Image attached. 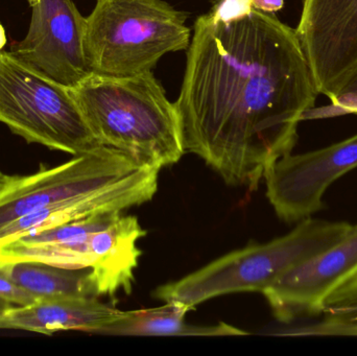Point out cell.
Segmentation results:
<instances>
[{
    "mask_svg": "<svg viewBox=\"0 0 357 356\" xmlns=\"http://www.w3.org/2000/svg\"><path fill=\"white\" fill-rule=\"evenodd\" d=\"M254 10L252 0H218L208 15L215 21L238 18Z\"/></svg>",
    "mask_w": 357,
    "mask_h": 356,
    "instance_id": "obj_18",
    "label": "cell"
},
{
    "mask_svg": "<svg viewBox=\"0 0 357 356\" xmlns=\"http://www.w3.org/2000/svg\"><path fill=\"white\" fill-rule=\"evenodd\" d=\"M27 1L31 8L29 31L8 52L48 79L75 88L92 73L84 45L86 17L73 0Z\"/></svg>",
    "mask_w": 357,
    "mask_h": 356,
    "instance_id": "obj_8",
    "label": "cell"
},
{
    "mask_svg": "<svg viewBox=\"0 0 357 356\" xmlns=\"http://www.w3.org/2000/svg\"><path fill=\"white\" fill-rule=\"evenodd\" d=\"M127 311L98 301V297L37 301L0 311V330L52 334L60 332L96 334L125 317Z\"/></svg>",
    "mask_w": 357,
    "mask_h": 356,
    "instance_id": "obj_12",
    "label": "cell"
},
{
    "mask_svg": "<svg viewBox=\"0 0 357 356\" xmlns=\"http://www.w3.org/2000/svg\"><path fill=\"white\" fill-rule=\"evenodd\" d=\"M252 6L254 10L259 12L275 14L282 10L284 6V0H252Z\"/></svg>",
    "mask_w": 357,
    "mask_h": 356,
    "instance_id": "obj_19",
    "label": "cell"
},
{
    "mask_svg": "<svg viewBox=\"0 0 357 356\" xmlns=\"http://www.w3.org/2000/svg\"><path fill=\"white\" fill-rule=\"evenodd\" d=\"M191 37L186 15L167 0H96L86 17L84 45L92 73L130 77L188 49Z\"/></svg>",
    "mask_w": 357,
    "mask_h": 356,
    "instance_id": "obj_5",
    "label": "cell"
},
{
    "mask_svg": "<svg viewBox=\"0 0 357 356\" xmlns=\"http://www.w3.org/2000/svg\"><path fill=\"white\" fill-rule=\"evenodd\" d=\"M296 33L317 92L333 100L357 66V0H303Z\"/></svg>",
    "mask_w": 357,
    "mask_h": 356,
    "instance_id": "obj_10",
    "label": "cell"
},
{
    "mask_svg": "<svg viewBox=\"0 0 357 356\" xmlns=\"http://www.w3.org/2000/svg\"><path fill=\"white\" fill-rule=\"evenodd\" d=\"M357 167V134L320 150L279 159L266 173V196L279 219L299 223L324 208L331 184Z\"/></svg>",
    "mask_w": 357,
    "mask_h": 356,
    "instance_id": "obj_9",
    "label": "cell"
},
{
    "mask_svg": "<svg viewBox=\"0 0 357 356\" xmlns=\"http://www.w3.org/2000/svg\"><path fill=\"white\" fill-rule=\"evenodd\" d=\"M357 275V224L327 250L296 265L262 294L281 323L318 319L331 295Z\"/></svg>",
    "mask_w": 357,
    "mask_h": 356,
    "instance_id": "obj_11",
    "label": "cell"
},
{
    "mask_svg": "<svg viewBox=\"0 0 357 356\" xmlns=\"http://www.w3.org/2000/svg\"><path fill=\"white\" fill-rule=\"evenodd\" d=\"M0 123L27 144L84 154L102 146L92 133L70 89L0 52Z\"/></svg>",
    "mask_w": 357,
    "mask_h": 356,
    "instance_id": "obj_6",
    "label": "cell"
},
{
    "mask_svg": "<svg viewBox=\"0 0 357 356\" xmlns=\"http://www.w3.org/2000/svg\"><path fill=\"white\" fill-rule=\"evenodd\" d=\"M276 336H357V275L329 297L318 321L273 334Z\"/></svg>",
    "mask_w": 357,
    "mask_h": 356,
    "instance_id": "obj_15",
    "label": "cell"
},
{
    "mask_svg": "<svg viewBox=\"0 0 357 356\" xmlns=\"http://www.w3.org/2000/svg\"><path fill=\"white\" fill-rule=\"evenodd\" d=\"M0 270L37 301L98 296L90 269H67L38 261L0 265Z\"/></svg>",
    "mask_w": 357,
    "mask_h": 356,
    "instance_id": "obj_14",
    "label": "cell"
},
{
    "mask_svg": "<svg viewBox=\"0 0 357 356\" xmlns=\"http://www.w3.org/2000/svg\"><path fill=\"white\" fill-rule=\"evenodd\" d=\"M331 105L312 108L304 114L303 121L333 118L347 114L357 115V66L346 77Z\"/></svg>",
    "mask_w": 357,
    "mask_h": 356,
    "instance_id": "obj_16",
    "label": "cell"
},
{
    "mask_svg": "<svg viewBox=\"0 0 357 356\" xmlns=\"http://www.w3.org/2000/svg\"><path fill=\"white\" fill-rule=\"evenodd\" d=\"M37 302V299L15 284L0 270V311L15 307H25Z\"/></svg>",
    "mask_w": 357,
    "mask_h": 356,
    "instance_id": "obj_17",
    "label": "cell"
},
{
    "mask_svg": "<svg viewBox=\"0 0 357 356\" xmlns=\"http://www.w3.org/2000/svg\"><path fill=\"white\" fill-rule=\"evenodd\" d=\"M190 311L184 305L165 302L163 307L127 311L125 317L105 326L96 334L134 336H247L248 332L229 324L193 325L185 321Z\"/></svg>",
    "mask_w": 357,
    "mask_h": 356,
    "instance_id": "obj_13",
    "label": "cell"
},
{
    "mask_svg": "<svg viewBox=\"0 0 357 356\" xmlns=\"http://www.w3.org/2000/svg\"><path fill=\"white\" fill-rule=\"evenodd\" d=\"M146 235L134 215L98 213L0 242V265L38 261L90 269L98 296L129 295L142 256L137 242Z\"/></svg>",
    "mask_w": 357,
    "mask_h": 356,
    "instance_id": "obj_3",
    "label": "cell"
},
{
    "mask_svg": "<svg viewBox=\"0 0 357 356\" xmlns=\"http://www.w3.org/2000/svg\"><path fill=\"white\" fill-rule=\"evenodd\" d=\"M318 92L296 29L252 10L195 20L177 102L185 152L229 185L256 190L291 154Z\"/></svg>",
    "mask_w": 357,
    "mask_h": 356,
    "instance_id": "obj_1",
    "label": "cell"
},
{
    "mask_svg": "<svg viewBox=\"0 0 357 356\" xmlns=\"http://www.w3.org/2000/svg\"><path fill=\"white\" fill-rule=\"evenodd\" d=\"M70 91L102 146L158 169L176 164L184 155L177 106L153 71L130 77L91 73Z\"/></svg>",
    "mask_w": 357,
    "mask_h": 356,
    "instance_id": "obj_2",
    "label": "cell"
},
{
    "mask_svg": "<svg viewBox=\"0 0 357 356\" xmlns=\"http://www.w3.org/2000/svg\"><path fill=\"white\" fill-rule=\"evenodd\" d=\"M210 2H211L212 4L215 3V2H218V0H209Z\"/></svg>",
    "mask_w": 357,
    "mask_h": 356,
    "instance_id": "obj_22",
    "label": "cell"
},
{
    "mask_svg": "<svg viewBox=\"0 0 357 356\" xmlns=\"http://www.w3.org/2000/svg\"><path fill=\"white\" fill-rule=\"evenodd\" d=\"M352 225L307 217L289 233L253 244L212 261L178 281L159 286L155 297L187 309L234 293H264L281 276L341 242Z\"/></svg>",
    "mask_w": 357,
    "mask_h": 356,
    "instance_id": "obj_4",
    "label": "cell"
},
{
    "mask_svg": "<svg viewBox=\"0 0 357 356\" xmlns=\"http://www.w3.org/2000/svg\"><path fill=\"white\" fill-rule=\"evenodd\" d=\"M6 177H8V175H4V173H2L1 171H0V186H1L2 184L4 183V181H6Z\"/></svg>",
    "mask_w": 357,
    "mask_h": 356,
    "instance_id": "obj_21",
    "label": "cell"
},
{
    "mask_svg": "<svg viewBox=\"0 0 357 356\" xmlns=\"http://www.w3.org/2000/svg\"><path fill=\"white\" fill-rule=\"evenodd\" d=\"M6 43H8V37H6V31L3 25L0 22V52L4 49Z\"/></svg>",
    "mask_w": 357,
    "mask_h": 356,
    "instance_id": "obj_20",
    "label": "cell"
},
{
    "mask_svg": "<svg viewBox=\"0 0 357 356\" xmlns=\"http://www.w3.org/2000/svg\"><path fill=\"white\" fill-rule=\"evenodd\" d=\"M144 164L123 150L100 146L33 175L8 176L0 186V232L13 222L98 192Z\"/></svg>",
    "mask_w": 357,
    "mask_h": 356,
    "instance_id": "obj_7",
    "label": "cell"
}]
</instances>
